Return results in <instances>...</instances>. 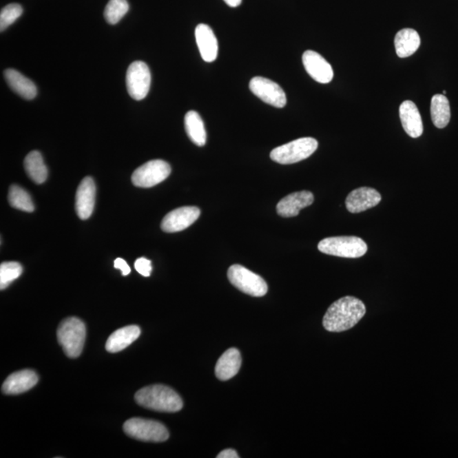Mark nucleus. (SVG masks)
I'll return each instance as SVG.
<instances>
[{"instance_id": "nucleus-29", "label": "nucleus", "mask_w": 458, "mask_h": 458, "mask_svg": "<svg viewBox=\"0 0 458 458\" xmlns=\"http://www.w3.org/2000/svg\"><path fill=\"white\" fill-rule=\"evenodd\" d=\"M23 12V7L18 3H10L6 6L0 14V30L5 31L21 16Z\"/></svg>"}, {"instance_id": "nucleus-15", "label": "nucleus", "mask_w": 458, "mask_h": 458, "mask_svg": "<svg viewBox=\"0 0 458 458\" xmlns=\"http://www.w3.org/2000/svg\"><path fill=\"white\" fill-rule=\"evenodd\" d=\"M313 194L306 190L295 192L283 198L277 205L278 214L283 218H293L299 215L302 209L313 203Z\"/></svg>"}, {"instance_id": "nucleus-5", "label": "nucleus", "mask_w": 458, "mask_h": 458, "mask_svg": "<svg viewBox=\"0 0 458 458\" xmlns=\"http://www.w3.org/2000/svg\"><path fill=\"white\" fill-rule=\"evenodd\" d=\"M318 143L313 138H302L278 146L270 154L271 159L283 165L298 163L316 152Z\"/></svg>"}, {"instance_id": "nucleus-17", "label": "nucleus", "mask_w": 458, "mask_h": 458, "mask_svg": "<svg viewBox=\"0 0 458 458\" xmlns=\"http://www.w3.org/2000/svg\"><path fill=\"white\" fill-rule=\"evenodd\" d=\"M403 128L410 137L417 138L423 134L424 126L420 112L411 101H406L399 109Z\"/></svg>"}, {"instance_id": "nucleus-4", "label": "nucleus", "mask_w": 458, "mask_h": 458, "mask_svg": "<svg viewBox=\"0 0 458 458\" xmlns=\"http://www.w3.org/2000/svg\"><path fill=\"white\" fill-rule=\"evenodd\" d=\"M318 248L324 254L344 258H362L368 251L365 241L355 236L326 238L320 242Z\"/></svg>"}, {"instance_id": "nucleus-3", "label": "nucleus", "mask_w": 458, "mask_h": 458, "mask_svg": "<svg viewBox=\"0 0 458 458\" xmlns=\"http://www.w3.org/2000/svg\"><path fill=\"white\" fill-rule=\"evenodd\" d=\"M58 342L68 357H79L86 339V326L78 318H68L57 329Z\"/></svg>"}, {"instance_id": "nucleus-31", "label": "nucleus", "mask_w": 458, "mask_h": 458, "mask_svg": "<svg viewBox=\"0 0 458 458\" xmlns=\"http://www.w3.org/2000/svg\"><path fill=\"white\" fill-rule=\"evenodd\" d=\"M115 269L122 271L123 276H127V275L131 273L130 267L127 265L126 261H124L123 258H117L115 260L114 262Z\"/></svg>"}, {"instance_id": "nucleus-6", "label": "nucleus", "mask_w": 458, "mask_h": 458, "mask_svg": "<svg viewBox=\"0 0 458 458\" xmlns=\"http://www.w3.org/2000/svg\"><path fill=\"white\" fill-rule=\"evenodd\" d=\"M123 430L130 437L141 441L163 442L169 438V432L164 424L139 417L126 421Z\"/></svg>"}, {"instance_id": "nucleus-19", "label": "nucleus", "mask_w": 458, "mask_h": 458, "mask_svg": "<svg viewBox=\"0 0 458 458\" xmlns=\"http://www.w3.org/2000/svg\"><path fill=\"white\" fill-rule=\"evenodd\" d=\"M140 335V328L137 325H129L117 329L109 337L105 349L110 353H119L133 344Z\"/></svg>"}, {"instance_id": "nucleus-14", "label": "nucleus", "mask_w": 458, "mask_h": 458, "mask_svg": "<svg viewBox=\"0 0 458 458\" xmlns=\"http://www.w3.org/2000/svg\"><path fill=\"white\" fill-rule=\"evenodd\" d=\"M95 196H96V186L93 178L90 177L83 178L76 194V211L81 219L90 218L93 214Z\"/></svg>"}, {"instance_id": "nucleus-24", "label": "nucleus", "mask_w": 458, "mask_h": 458, "mask_svg": "<svg viewBox=\"0 0 458 458\" xmlns=\"http://www.w3.org/2000/svg\"><path fill=\"white\" fill-rule=\"evenodd\" d=\"M431 118L437 128H444L450 123V109L448 98L444 94H435L431 100Z\"/></svg>"}, {"instance_id": "nucleus-8", "label": "nucleus", "mask_w": 458, "mask_h": 458, "mask_svg": "<svg viewBox=\"0 0 458 458\" xmlns=\"http://www.w3.org/2000/svg\"><path fill=\"white\" fill-rule=\"evenodd\" d=\"M171 171V166L167 161L149 160L134 171L132 182L139 188H152L169 177Z\"/></svg>"}, {"instance_id": "nucleus-16", "label": "nucleus", "mask_w": 458, "mask_h": 458, "mask_svg": "<svg viewBox=\"0 0 458 458\" xmlns=\"http://www.w3.org/2000/svg\"><path fill=\"white\" fill-rule=\"evenodd\" d=\"M39 382V377L32 370L25 369L10 375L3 384L2 391L6 395H18L31 390Z\"/></svg>"}, {"instance_id": "nucleus-12", "label": "nucleus", "mask_w": 458, "mask_h": 458, "mask_svg": "<svg viewBox=\"0 0 458 458\" xmlns=\"http://www.w3.org/2000/svg\"><path fill=\"white\" fill-rule=\"evenodd\" d=\"M302 61L306 71L318 83H331L333 78L331 65L320 54L307 50L303 54Z\"/></svg>"}, {"instance_id": "nucleus-2", "label": "nucleus", "mask_w": 458, "mask_h": 458, "mask_svg": "<svg viewBox=\"0 0 458 458\" xmlns=\"http://www.w3.org/2000/svg\"><path fill=\"white\" fill-rule=\"evenodd\" d=\"M135 401L143 408L163 413L180 411L183 406L177 392L163 384L143 388L135 394Z\"/></svg>"}, {"instance_id": "nucleus-11", "label": "nucleus", "mask_w": 458, "mask_h": 458, "mask_svg": "<svg viewBox=\"0 0 458 458\" xmlns=\"http://www.w3.org/2000/svg\"><path fill=\"white\" fill-rule=\"evenodd\" d=\"M200 210L196 207H183L171 211L161 222V229L166 233H177L191 226L199 218Z\"/></svg>"}, {"instance_id": "nucleus-32", "label": "nucleus", "mask_w": 458, "mask_h": 458, "mask_svg": "<svg viewBox=\"0 0 458 458\" xmlns=\"http://www.w3.org/2000/svg\"><path fill=\"white\" fill-rule=\"evenodd\" d=\"M218 458H238L239 455L236 452V450L233 449H226L222 450V452H220L217 456Z\"/></svg>"}, {"instance_id": "nucleus-13", "label": "nucleus", "mask_w": 458, "mask_h": 458, "mask_svg": "<svg viewBox=\"0 0 458 458\" xmlns=\"http://www.w3.org/2000/svg\"><path fill=\"white\" fill-rule=\"evenodd\" d=\"M381 199L382 198L376 189L362 187L349 194L346 200V206L351 214H359L378 206Z\"/></svg>"}, {"instance_id": "nucleus-21", "label": "nucleus", "mask_w": 458, "mask_h": 458, "mask_svg": "<svg viewBox=\"0 0 458 458\" xmlns=\"http://www.w3.org/2000/svg\"><path fill=\"white\" fill-rule=\"evenodd\" d=\"M5 79L9 87L25 100H32L37 95V87L32 81L14 69H7Z\"/></svg>"}, {"instance_id": "nucleus-26", "label": "nucleus", "mask_w": 458, "mask_h": 458, "mask_svg": "<svg viewBox=\"0 0 458 458\" xmlns=\"http://www.w3.org/2000/svg\"><path fill=\"white\" fill-rule=\"evenodd\" d=\"M8 199L10 206L18 210L27 212L34 211V205L32 203L30 195L20 186L16 185L10 186Z\"/></svg>"}, {"instance_id": "nucleus-28", "label": "nucleus", "mask_w": 458, "mask_h": 458, "mask_svg": "<svg viewBox=\"0 0 458 458\" xmlns=\"http://www.w3.org/2000/svg\"><path fill=\"white\" fill-rule=\"evenodd\" d=\"M129 10L127 0H110L104 12L105 20L110 24H116Z\"/></svg>"}, {"instance_id": "nucleus-34", "label": "nucleus", "mask_w": 458, "mask_h": 458, "mask_svg": "<svg viewBox=\"0 0 458 458\" xmlns=\"http://www.w3.org/2000/svg\"><path fill=\"white\" fill-rule=\"evenodd\" d=\"M446 91H445V90L443 91V94L446 95Z\"/></svg>"}, {"instance_id": "nucleus-1", "label": "nucleus", "mask_w": 458, "mask_h": 458, "mask_svg": "<svg viewBox=\"0 0 458 458\" xmlns=\"http://www.w3.org/2000/svg\"><path fill=\"white\" fill-rule=\"evenodd\" d=\"M366 306L361 300L346 296L336 300L327 311L322 320L326 331L340 333L353 329L364 317Z\"/></svg>"}, {"instance_id": "nucleus-27", "label": "nucleus", "mask_w": 458, "mask_h": 458, "mask_svg": "<svg viewBox=\"0 0 458 458\" xmlns=\"http://www.w3.org/2000/svg\"><path fill=\"white\" fill-rule=\"evenodd\" d=\"M23 272V267L19 262H3L0 265V289L9 287L14 280H17Z\"/></svg>"}, {"instance_id": "nucleus-18", "label": "nucleus", "mask_w": 458, "mask_h": 458, "mask_svg": "<svg viewBox=\"0 0 458 458\" xmlns=\"http://www.w3.org/2000/svg\"><path fill=\"white\" fill-rule=\"evenodd\" d=\"M196 39L203 60L207 62L216 61L218 54V43L212 29L206 24L198 25Z\"/></svg>"}, {"instance_id": "nucleus-23", "label": "nucleus", "mask_w": 458, "mask_h": 458, "mask_svg": "<svg viewBox=\"0 0 458 458\" xmlns=\"http://www.w3.org/2000/svg\"><path fill=\"white\" fill-rule=\"evenodd\" d=\"M186 133L190 140L197 146H204L207 143V131L199 113L195 111L187 112L185 118Z\"/></svg>"}, {"instance_id": "nucleus-22", "label": "nucleus", "mask_w": 458, "mask_h": 458, "mask_svg": "<svg viewBox=\"0 0 458 458\" xmlns=\"http://www.w3.org/2000/svg\"><path fill=\"white\" fill-rule=\"evenodd\" d=\"M421 39L417 31L405 28L395 35V47L397 56L400 58L411 56L420 46Z\"/></svg>"}, {"instance_id": "nucleus-30", "label": "nucleus", "mask_w": 458, "mask_h": 458, "mask_svg": "<svg viewBox=\"0 0 458 458\" xmlns=\"http://www.w3.org/2000/svg\"><path fill=\"white\" fill-rule=\"evenodd\" d=\"M135 269L144 277H149L152 272V262L145 258H138L134 264Z\"/></svg>"}, {"instance_id": "nucleus-10", "label": "nucleus", "mask_w": 458, "mask_h": 458, "mask_svg": "<svg viewBox=\"0 0 458 458\" xmlns=\"http://www.w3.org/2000/svg\"><path fill=\"white\" fill-rule=\"evenodd\" d=\"M250 90L256 96L274 107L283 108L287 103L284 91L272 80L256 76L251 81Z\"/></svg>"}, {"instance_id": "nucleus-33", "label": "nucleus", "mask_w": 458, "mask_h": 458, "mask_svg": "<svg viewBox=\"0 0 458 458\" xmlns=\"http://www.w3.org/2000/svg\"><path fill=\"white\" fill-rule=\"evenodd\" d=\"M227 5L230 7H237L240 6L242 0H225Z\"/></svg>"}, {"instance_id": "nucleus-25", "label": "nucleus", "mask_w": 458, "mask_h": 458, "mask_svg": "<svg viewBox=\"0 0 458 458\" xmlns=\"http://www.w3.org/2000/svg\"><path fill=\"white\" fill-rule=\"evenodd\" d=\"M24 167L29 178L32 181L41 185L48 178V169L43 161L41 154L39 152H32L25 156Z\"/></svg>"}, {"instance_id": "nucleus-7", "label": "nucleus", "mask_w": 458, "mask_h": 458, "mask_svg": "<svg viewBox=\"0 0 458 458\" xmlns=\"http://www.w3.org/2000/svg\"><path fill=\"white\" fill-rule=\"evenodd\" d=\"M228 278L234 287L254 298H262L269 291L266 281L261 276L238 264L229 267Z\"/></svg>"}, {"instance_id": "nucleus-20", "label": "nucleus", "mask_w": 458, "mask_h": 458, "mask_svg": "<svg viewBox=\"0 0 458 458\" xmlns=\"http://www.w3.org/2000/svg\"><path fill=\"white\" fill-rule=\"evenodd\" d=\"M241 355L239 350L230 348L222 355L216 365V376L220 380H229L239 373L241 366Z\"/></svg>"}, {"instance_id": "nucleus-9", "label": "nucleus", "mask_w": 458, "mask_h": 458, "mask_svg": "<svg viewBox=\"0 0 458 458\" xmlns=\"http://www.w3.org/2000/svg\"><path fill=\"white\" fill-rule=\"evenodd\" d=\"M126 83L128 94L135 101H142L147 96L152 83V74L147 65L135 61L127 69Z\"/></svg>"}]
</instances>
